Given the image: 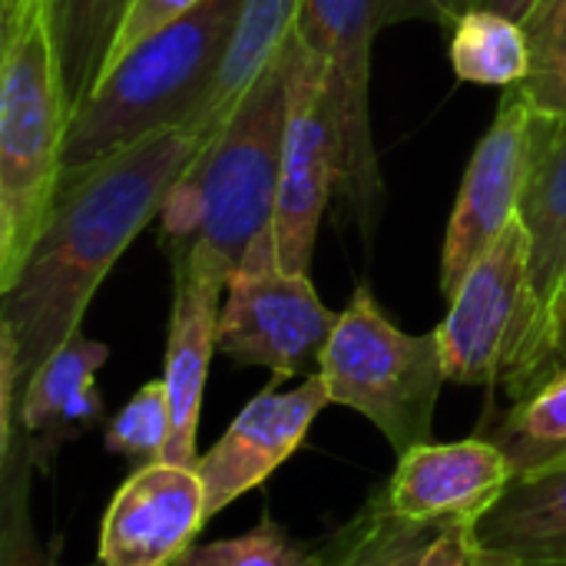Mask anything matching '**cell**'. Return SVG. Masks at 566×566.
<instances>
[{"label": "cell", "instance_id": "1", "mask_svg": "<svg viewBox=\"0 0 566 566\" xmlns=\"http://www.w3.org/2000/svg\"><path fill=\"white\" fill-rule=\"evenodd\" d=\"M199 149L202 139L189 129H163L63 172L27 262L0 292V415L13 411L33 371L80 332L96 289L159 216Z\"/></svg>", "mask_w": 566, "mask_h": 566}, {"label": "cell", "instance_id": "2", "mask_svg": "<svg viewBox=\"0 0 566 566\" xmlns=\"http://www.w3.org/2000/svg\"><path fill=\"white\" fill-rule=\"evenodd\" d=\"M245 0H202L139 40L73 109L63 172L106 159L153 133L189 129L202 113Z\"/></svg>", "mask_w": 566, "mask_h": 566}, {"label": "cell", "instance_id": "3", "mask_svg": "<svg viewBox=\"0 0 566 566\" xmlns=\"http://www.w3.org/2000/svg\"><path fill=\"white\" fill-rule=\"evenodd\" d=\"M285 133V46L239 99L229 123L199 149L159 209L169 259L206 245L239 265L245 249L272 229Z\"/></svg>", "mask_w": 566, "mask_h": 566}, {"label": "cell", "instance_id": "4", "mask_svg": "<svg viewBox=\"0 0 566 566\" xmlns=\"http://www.w3.org/2000/svg\"><path fill=\"white\" fill-rule=\"evenodd\" d=\"M0 292L27 262L63 179L70 99L46 0L0 27Z\"/></svg>", "mask_w": 566, "mask_h": 566}, {"label": "cell", "instance_id": "5", "mask_svg": "<svg viewBox=\"0 0 566 566\" xmlns=\"http://www.w3.org/2000/svg\"><path fill=\"white\" fill-rule=\"evenodd\" d=\"M551 312L531 272V242L514 219L474 262L434 328L448 381L504 388L514 401L541 388L551 355Z\"/></svg>", "mask_w": 566, "mask_h": 566}, {"label": "cell", "instance_id": "6", "mask_svg": "<svg viewBox=\"0 0 566 566\" xmlns=\"http://www.w3.org/2000/svg\"><path fill=\"white\" fill-rule=\"evenodd\" d=\"M318 375L332 405L368 418L395 454L431 441L434 408L448 385L441 338L398 328L368 285H358L338 312Z\"/></svg>", "mask_w": 566, "mask_h": 566}, {"label": "cell", "instance_id": "7", "mask_svg": "<svg viewBox=\"0 0 566 566\" xmlns=\"http://www.w3.org/2000/svg\"><path fill=\"white\" fill-rule=\"evenodd\" d=\"M335 325L338 312L318 298L308 275L282 269L275 232L265 229L229 272L219 355L275 378H312L322 371Z\"/></svg>", "mask_w": 566, "mask_h": 566}, {"label": "cell", "instance_id": "8", "mask_svg": "<svg viewBox=\"0 0 566 566\" xmlns=\"http://www.w3.org/2000/svg\"><path fill=\"white\" fill-rule=\"evenodd\" d=\"M385 27V0H302L295 33L325 66V93L342 146L338 192L348 222L371 245L385 182L371 133V43Z\"/></svg>", "mask_w": 566, "mask_h": 566}, {"label": "cell", "instance_id": "9", "mask_svg": "<svg viewBox=\"0 0 566 566\" xmlns=\"http://www.w3.org/2000/svg\"><path fill=\"white\" fill-rule=\"evenodd\" d=\"M342 179V146L325 93V66L292 30L285 40V133L275 199V245L289 272L308 275L318 226Z\"/></svg>", "mask_w": 566, "mask_h": 566}, {"label": "cell", "instance_id": "10", "mask_svg": "<svg viewBox=\"0 0 566 566\" xmlns=\"http://www.w3.org/2000/svg\"><path fill=\"white\" fill-rule=\"evenodd\" d=\"M534 109L521 86L504 90L501 109L481 136L451 209L441 249V295L451 298L474 262L517 219L531 169Z\"/></svg>", "mask_w": 566, "mask_h": 566}, {"label": "cell", "instance_id": "11", "mask_svg": "<svg viewBox=\"0 0 566 566\" xmlns=\"http://www.w3.org/2000/svg\"><path fill=\"white\" fill-rule=\"evenodd\" d=\"M206 521V488L196 464H139L103 514L96 560L106 566H176Z\"/></svg>", "mask_w": 566, "mask_h": 566}, {"label": "cell", "instance_id": "12", "mask_svg": "<svg viewBox=\"0 0 566 566\" xmlns=\"http://www.w3.org/2000/svg\"><path fill=\"white\" fill-rule=\"evenodd\" d=\"M279 381L282 378L259 391L235 415L212 451L199 458L196 468L206 488L209 517L222 514L229 504L262 488L302 448L312 421L332 405L322 375L302 378V385L292 391H279Z\"/></svg>", "mask_w": 566, "mask_h": 566}, {"label": "cell", "instance_id": "13", "mask_svg": "<svg viewBox=\"0 0 566 566\" xmlns=\"http://www.w3.org/2000/svg\"><path fill=\"white\" fill-rule=\"evenodd\" d=\"M172 262V315L166 338V395L172 408V438L163 461L199 464V411L212 352H219V315L229 282V265L206 245L169 259Z\"/></svg>", "mask_w": 566, "mask_h": 566}, {"label": "cell", "instance_id": "14", "mask_svg": "<svg viewBox=\"0 0 566 566\" xmlns=\"http://www.w3.org/2000/svg\"><path fill=\"white\" fill-rule=\"evenodd\" d=\"M514 464L484 434L454 444H418L398 454L385 481L395 514L415 524H478L511 488Z\"/></svg>", "mask_w": 566, "mask_h": 566}, {"label": "cell", "instance_id": "15", "mask_svg": "<svg viewBox=\"0 0 566 566\" xmlns=\"http://www.w3.org/2000/svg\"><path fill=\"white\" fill-rule=\"evenodd\" d=\"M109 348L76 332L56 355H50L0 415V444H17L36 471H50L63 444L103 424L106 408L96 388V371Z\"/></svg>", "mask_w": 566, "mask_h": 566}, {"label": "cell", "instance_id": "16", "mask_svg": "<svg viewBox=\"0 0 566 566\" xmlns=\"http://www.w3.org/2000/svg\"><path fill=\"white\" fill-rule=\"evenodd\" d=\"M517 219L531 242V272L551 312L566 279V116L534 113L531 169Z\"/></svg>", "mask_w": 566, "mask_h": 566}, {"label": "cell", "instance_id": "17", "mask_svg": "<svg viewBox=\"0 0 566 566\" xmlns=\"http://www.w3.org/2000/svg\"><path fill=\"white\" fill-rule=\"evenodd\" d=\"M478 537L521 566H566V461L514 478Z\"/></svg>", "mask_w": 566, "mask_h": 566}, {"label": "cell", "instance_id": "18", "mask_svg": "<svg viewBox=\"0 0 566 566\" xmlns=\"http://www.w3.org/2000/svg\"><path fill=\"white\" fill-rule=\"evenodd\" d=\"M298 10H302V0H245L235 36H232L222 70L216 76V86H212L202 113L189 126V133L199 136L202 146L229 123L239 99L279 60L285 40L292 36V30L298 23Z\"/></svg>", "mask_w": 566, "mask_h": 566}, {"label": "cell", "instance_id": "19", "mask_svg": "<svg viewBox=\"0 0 566 566\" xmlns=\"http://www.w3.org/2000/svg\"><path fill=\"white\" fill-rule=\"evenodd\" d=\"M441 531L438 524H415L395 514L381 484L365 507L322 544V554L325 566H421Z\"/></svg>", "mask_w": 566, "mask_h": 566}, {"label": "cell", "instance_id": "20", "mask_svg": "<svg viewBox=\"0 0 566 566\" xmlns=\"http://www.w3.org/2000/svg\"><path fill=\"white\" fill-rule=\"evenodd\" d=\"M70 109L99 83L129 0H46Z\"/></svg>", "mask_w": 566, "mask_h": 566}, {"label": "cell", "instance_id": "21", "mask_svg": "<svg viewBox=\"0 0 566 566\" xmlns=\"http://www.w3.org/2000/svg\"><path fill=\"white\" fill-rule=\"evenodd\" d=\"M448 53H451L454 76L461 83L501 86V90L524 83L534 63L524 23L481 7H471L454 23L448 36Z\"/></svg>", "mask_w": 566, "mask_h": 566}, {"label": "cell", "instance_id": "22", "mask_svg": "<svg viewBox=\"0 0 566 566\" xmlns=\"http://www.w3.org/2000/svg\"><path fill=\"white\" fill-rule=\"evenodd\" d=\"M484 438L507 454L514 478L566 461V375L537 395L514 401V408L497 421L494 434Z\"/></svg>", "mask_w": 566, "mask_h": 566}, {"label": "cell", "instance_id": "23", "mask_svg": "<svg viewBox=\"0 0 566 566\" xmlns=\"http://www.w3.org/2000/svg\"><path fill=\"white\" fill-rule=\"evenodd\" d=\"M172 438V408L166 395V381H146L106 424L103 448L109 454L129 458L136 464H153L166 458Z\"/></svg>", "mask_w": 566, "mask_h": 566}, {"label": "cell", "instance_id": "24", "mask_svg": "<svg viewBox=\"0 0 566 566\" xmlns=\"http://www.w3.org/2000/svg\"><path fill=\"white\" fill-rule=\"evenodd\" d=\"M176 566H325L322 547L292 541L272 517L212 544H192Z\"/></svg>", "mask_w": 566, "mask_h": 566}, {"label": "cell", "instance_id": "25", "mask_svg": "<svg viewBox=\"0 0 566 566\" xmlns=\"http://www.w3.org/2000/svg\"><path fill=\"white\" fill-rule=\"evenodd\" d=\"M0 464H3V504H0V566H66L53 554L36 547L33 527H30V458L17 444H0ZM106 566V564H90Z\"/></svg>", "mask_w": 566, "mask_h": 566}, {"label": "cell", "instance_id": "26", "mask_svg": "<svg viewBox=\"0 0 566 566\" xmlns=\"http://www.w3.org/2000/svg\"><path fill=\"white\" fill-rule=\"evenodd\" d=\"M199 3H202V0H129L126 17H123V23H119V33H116V40H113V50H109V56H106L103 73H109V70H113L139 40H146V36L156 33L159 27L172 23L176 17L196 10Z\"/></svg>", "mask_w": 566, "mask_h": 566}, {"label": "cell", "instance_id": "27", "mask_svg": "<svg viewBox=\"0 0 566 566\" xmlns=\"http://www.w3.org/2000/svg\"><path fill=\"white\" fill-rule=\"evenodd\" d=\"M421 566H521L511 554L488 547L478 537V524H451L438 534Z\"/></svg>", "mask_w": 566, "mask_h": 566}, {"label": "cell", "instance_id": "28", "mask_svg": "<svg viewBox=\"0 0 566 566\" xmlns=\"http://www.w3.org/2000/svg\"><path fill=\"white\" fill-rule=\"evenodd\" d=\"M531 109L541 116H566V53L534 63L527 80L517 83Z\"/></svg>", "mask_w": 566, "mask_h": 566}, {"label": "cell", "instance_id": "29", "mask_svg": "<svg viewBox=\"0 0 566 566\" xmlns=\"http://www.w3.org/2000/svg\"><path fill=\"white\" fill-rule=\"evenodd\" d=\"M524 33L531 40L534 63L566 53V0H541L524 20Z\"/></svg>", "mask_w": 566, "mask_h": 566}, {"label": "cell", "instance_id": "30", "mask_svg": "<svg viewBox=\"0 0 566 566\" xmlns=\"http://www.w3.org/2000/svg\"><path fill=\"white\" fill-rule=\"evenodd\" d=\"M468 10H471V0H385V27L405 23V20H428L451 36L454 23Z\"/></svg>", "mask_w": 566, "mask_h": 566}, {"label": "cell", "instance_id": "31", "mask_svg": "<svg viewBox=\"0 0 566 566\" xmlns=\"http://www.w3.org/2000/svg\"><path fill=\"white\" fill-rule=\"evenodd\" d=\"M560 375H566V315H560L554 322V335H551V355H547V368L541 378V388H547L551 381H557ZM537 388V391H541ZM534 391V395H537Z\"/></svg>", "mask_w": 566, "mask_h": 566}, {"label": "cell", "instance_id": "32", "mask_svg": "<svg viewBox=\"0 0 566 566\" xmlns=\"http://www.w3.org/2000/svg\"><path fill=\"white\" fill-rule=\"evenodd\" d=\"M541 0H471V7H481V10H494V13H504L517 23H524L531 17V10L537 7Z\"/></svg>", "mask_w": 566, "mask_h": 566}, {"label": "cell", "instance_id": "33", "mask_svg": "<svg viewBox=\"0 0 566 566\" xmlns=\"http://www.w3.org/2000/svg\"><path fill=\"white\" fill-rule=\"evenodd\" d=\"M20 7H23V0H0V27H7L17 17Z\"/></svg>", "mask_w": 566, "mask_h": 566}, {"label": "cell", "instance_id": "34", "mask_svg": "<svg viewBox=\"0 0 566 566\" xmlns=\"http://www.w3.org/2000/svg\"><path fill=\"white\" fill-rule=\"evenodd\" d=\"M560 315H566V279H564V285H560V295H557V302H554V322H557ZM551 335H554V328H551ZM544 368H547V365H544Z\"/></svg>", "mask_w": 566, "mask_h": 566}, {"label": "cell", "instance_id": "35", "mask_svg": "<svg viewBox=\"0 0 566 566\" xmlns=\"http://www.w3.org/2000/svg\"><path fill=\"white\" fill-rule=\"evenodd\" d=\"M560 378H564V375H560Z\"/></svg>", "mask_w": 566, "mask_h": 566}]
</instances>
